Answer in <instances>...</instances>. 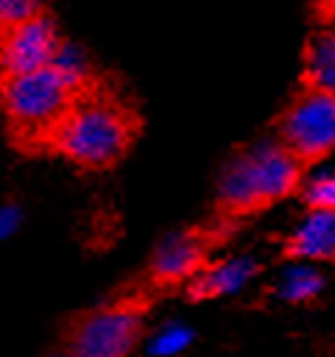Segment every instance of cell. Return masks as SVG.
<instances>
[{
    "instance_id": "cell-4",
    "label": "cell",
    "mask_w": 335,
    "mask_h": 357,
    "mask_svg": "<svg viewBox=\"0 0 335 357\" xmlns=\"http://www.w3.org/2000/svg\"><path fill=\"white\" fill-rule=\"evenodd\" d=\"M142 329V318L128 304H109L92 310L70 335L73 357H126Z\"/></svg>"
},
{
    "instance_id": "cell-7",
    "label": "cell",
    "mask_w": 335,
    "mask_h": 357,
    "mask_svg": "<svg viewBox=\"0 0 335 357\" xmlns=\"http://www.w3.org/2000/svg\"><path fill=\"white\" fill-rule=\"evenodd\" d=\"M201 240L190 231H173L165 234L151 257V271L159 282H179V279H193L201 271Z\"/></svg>"
},
{
    "instance_id": "cell-1",
    "label": "cell",
    "mask_w": 335,
    "mask_h": 357,
    "mask_svg": "<svg viewBox=\"0 0 335 357\" xmlns=\"http://www.w3.org/2000/svg\"><path fill=\"white\" fill-rule=\"evenodd\" d=\"M299 184V156L285 142H257L237 153L218 178L223 206L246 212L279 201Z\"/></svg>"
},
{
    "instance_id": "cell-14",
    "label": "cell",
    "mask_w": 335,
    "mask_h": 357,
    "mask_svg": "<svg viewBox=\"0 0 335 357\" xmlns=\"http://www.w3.org/2000/svg\"><path fill=\"white\" fill-rule=\"evenodd\" d=\"M70 86H84V81H87V73H89V64H87V56L75 47V45H67V42H61V47H59V53H56V59H53V64H50Z\"/></svg>"
},
{
    "instance_id": "cell-10",
    "label": "cell",
    "mask_w": 335,
    "mask_h": 357,
    "mask_svg": "<svg viewBox=\"0 0 335 357\" xmlns=\"http://www.w3.org/2000/svg\"><path fill=\"white\" fill-rule=\"evenodd\" d=\"M321 287H324L321 271L315 268V262H304V259H296L293 265L282 268V273L276 279V296L290 304L310 301L313 296L321 293Z\"/></svg>"
},
{
    "instance_id": "cell-9",
    "label": "cell",
    "mask_w": 335,
    "mask_h": 357,
    "mask_svg": "<svg viewBox=\"0 0 335 357\" xmlns=\"http://www.w3.org/2000/svg\"><path fill=\"white\" fill-rule=\"evenodd\" d=\"M288 248L296 259L324 262L335 259V212L332 209H310L293 229Z\"/></svg>"
},
{
    "instance_id": "cell-6",
    "label": "cell",
    "mask_w": 335,
    "mask_h": 357,
    "mask_svg": "<svg viewBox=\"0 0 335 357\" xmlns=\"http://www.w3.org/2000/svg\"><path fill=\"white\" fill-rule=\"evenodd\" d=\"M61 42L56 36V28L47 17L36 14L25 22L8 25L3 36V67L8 75L34 73L42 67H50Z\"/></svg>"
},
{
    "instance_id": "cell-5",
    "label": "cell",
    "mask_w": 335,
    "mask_h": 357,
    "mask_svg": "<svg viewBox=\"0 0 335 357\" xmlns=\"http://www.w3.org/2000/svg\"><path fill=\"white\" fill-rule=\"evenodd\" d=\"M282 139L299 159H315L335 151V95L307 89L282 120Z\"/></svg>"
},
{
    "instance_id": "cell-12",
    "label": "cell",
    "mask_w": 335,
    "mask_h": 357,
    "mask_svg": "<svg viewBox=\"0 0 335 357\" xmlns=\"http://www.w3.org/2000/svg\"><path fill=\"white\" fill-rule=\"evenodd\" d=\"M190 343H193V329L181 321H168L148 337V351L154 357H176Z\"/></svg>"
},
{
    "instance_id": "cell-15",
    "label": "cell",
    "mask_w": 335,
    "mask_h": 357,
    "mask_svg": "<svg viewBox=\"0 0 335 357\" xmlns=\"http://www.w3.org/2000/svg\"><path fill=\"white\" fill-rule=\"evenodd\" d=\"M39 0H0V20L8 25H17V22H25L31 17H36L39 11Z\"/></svg>"
},
{
    "instance_id": "cell-13",
    "label": "cell",
    "mask_w": 335,
    "mask_h": 357,
    "mask_svg": "<svg viewBox=\"0 0 335 357\" xmlns=\"http://www.w3.org/2000/svg\"><path fill=\"white\" fill-rule=\"evenodd\" d=\"M304 201L310 209H332L335 212V167L313 170L304 178Z\"/></svg>"
},
{
    "instance_id": "cell-3",
    "label": "cell",
    "mask_w": 335,
    "mask_h": 357,
    "mask_svg": "<svg viewBox=\"0 0 335 357\" xmlns=\"http://www.w3.org/2000/svg\"><path fill=\"white\" fill-rule=\"evenodd\" d=\"M75 86H70L53 67L22 75H8L3 86V106L11 128L31 137H53L67 112L73 109Z\"/></svg>"
},
{
    "instance_id": "cell-11",
    "label": "cell",
    "mask_w": 335,
    "mask_h": 357,
    "mask_svg": "<svg viewBox=\"0 0 335 357\" xmlns=\"http://www.w3.org/2000/svg\"><path fill=\"white\" fill-rule=\"evenodd\" d=\"M307 75L315 89L335 95V22L315 33L307 53Z\"/></svg>"
},
{
    "instance_id": "cell-2",
    "label": "cell",
    "mask_w": 335,
    "mask_h": 357,
    "mask_svg": "<svg viewBox=\"0 0 335 357\" xmlns=\"http://www.w3.org/2000/svg\"><path fill=\"white\" fill-rule=\"evenodd\" d=\"M131 139L126 112L106 98H87L73 103L67 117L53 134L56 148L75 165L106 167L123 156Z\"/></svg>"
},
{
    "instance_id": "cell-8",
    "label": "cell",
    "mask_w": 335,
    "mask_h": 357,
    "mask_svg": "<svg viewBox=\"0 0 335 357\" xmlns=\"http://www.w3.org/2000/svg\"><path fill=\"white\" fill-rule=\"evenodd\" d=\"M254 276H257V259L246 254H234V257L212 262L209 268H201L190 282V293L195 298L232 296L243 290Z\"/></svg>"
},
{
    "instance_id": "cell-16",
    "label": "cell",
    "mask_w": 335,
    "mask_h": 357,
    "mask_svg": "<svg viewBox=\"0 0 335 357\" xmlns=\"http://www.w3.org/2000/svg\"><path fill=\"white\" fill-rule=\"evenodd\" d=\"M22 229V209L14 204V201H8V204H3L0 206V237H14L17 231Z\"/></svg>"
},
{
    "instance_id": "cell-17",
    "label": "cell",
    "mask_w": 335,
    "mask_h": 357,
    "mask_svg": "<svg viewBox=\"0 0 335 357\" xmlns=\"http://www.w3.org/2000/svg\"><path fill=\"white\" fill-rule=\"evenodd\" d=\"M53 357H73V354H53Z\"/></svg>"
}]
</instances>
